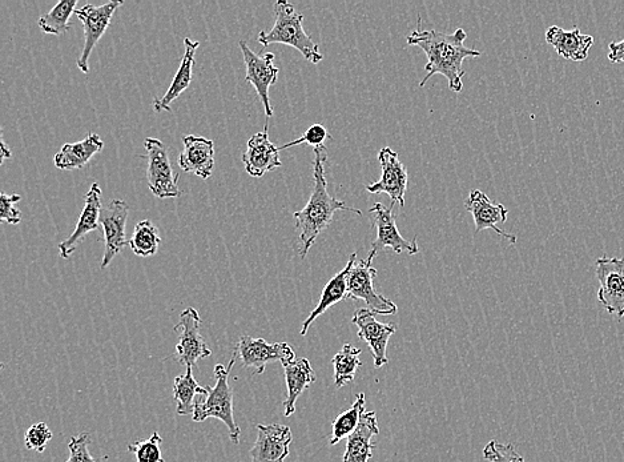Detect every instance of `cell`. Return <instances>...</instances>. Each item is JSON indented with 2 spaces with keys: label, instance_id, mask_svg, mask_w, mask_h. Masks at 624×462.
I'll return each mask as SVG.
<instances>
[{
  "label": "cell",
  "instance_id": "10",
  "mask_svg": "<svg viewBox=\"0 0 624 462\" xmlns=\"http://www.w3.org/2000/svg\"><path fill=\"white\" fill-rule=\"evenodd\" d=\"M235 352L243 367L252 369L257 375H263L267 364L280 361L281 364L296 360L295 352L287 343L269 344L264 339H253L251 336L240 337Z\"/></svg>",
  "mask_w": 624,
  "mask_h": 462
},
{
  "label": "cell",
  "instance_id": "26",
  "mask_svg": "<svg viewBox=\"0 0 624 462\" xmlns=\"http://www.w3.org/2000/svg\"><path fill=\"white\" fill-rule=\"evenodd\" d=\"M184 46V58L181 60L179 70H177L171 86H169L168 91L165 92L163 98L156 99L154 102L156 112L171 111V104L175 102V100L179 98V96L183 94L189 86H191L192 68L193 64H195V55L197 48L200 47V42L185 38Z\"/></svg>",
  "mask_w": 624,
  "mask_h": 462
},
{
  "label": "cell",
  "instance_id": "29",
  "mask_svg": "<svg viewBox=\"0 0 624 462\" xmlns=\"http://www.w3.org/2000/svg\"><path fill=\"white\" fill-rule=\"evenodd\" d=\"M365 404V395L364 393H360L356 401H354L352 408L337 416V419L333 421V433L332 439L329 441L330 445H337L341 440H348L349 436L353 435L358 425H360L361 417L366 413Z\"/></svg>",
  "mask_w": 624,
  "mask_h": 462
},
{
  "label": "cell",
  "instance_id": "21",
  "mask_svg": "<svg viewBox=\"0 0 624 462\" xmlns=\"http://www.w3.org/2000/svg\"><path fill=\"white\" fill-rule=\"evenodd\" d=\"M546 42L553 46L562 58L573 60V62H583L589 56L594 38L591 35L582 34L579 28L567 31L558 26H551L546 31Z\"/></svg>",
  "mask_w": 624,
  "mask_h": 462
},
{
  "label": "cell",
  "instance_id": "38",
  "mask_svg": "<svg viewBox=\"0 0 624 462\" xmlns=\"http://www.w3.org/2000/svg\"><path fill=\"white\" fill-rule=\"evenodd\" d=\"M609 50L610 62L624 63V40L618 43H610Z\"/></svg>",
  "mask_w": 624,
  "mask_h": 462
},
{
  "label": "cell",
  "instance_id": "32",
  "mask_svg": "<svg viewBox=\"0 0 624 462\" xmlns=\"http://www.w3.org/2000/svg\"><path fill=\"white\" fill-rule=\"evenodd\" d=\"M161 439L159 433L148 437L147 440L135 441L128 445V452L134 453L136 462H165L161 453Z\"/></svg>",
  "mask_w": 624,
  "mask_h": 462
},
{
  "label": "cell",
  "instance_id": "13",
  "mask_svg": "<svg viewBox=\"0 0 624 462\" xmlns=\"http://www.w3.org/2000/svg\"><path fill=\"white\" fill-rule=\"evenodd\" d=\"M396 204L386 208L381 203H376L369 210L372 214L373 222L376 224L377 237L372 243V251L380 252L385 248H392L397 255L402 252H408L409 255H417L420 252L418 248L417 237L412 241L404 239L397 227L396 215H394L393 207Z\"/></svg>",
  "mask_w": 624,
  "mask_h": 462
},
{
  "label": "cell",
  "instance_id": "2",
  "mask_svg": "<svg viewBox=\"0 0 624 462\" xmlns=\"http://www.w3.org/2000/svg\"><path fill=\"white\" fill-rule=\"evenodd\" d=\"M328 159L326 147L314 148L313 178L314 187L311 199L301 211L295 212L296 228L300 231L301 259L307 257L309 249L316 243L317 237L329 227L337 211L354 212L362 215L357 208L345 206L344 202L332 198L328 192L325 176V163Z\"/></svg>",
  "mask_w": 624,
  "mask_h": 462
},
{
  "label": "cell",
  "instance_id": "27",
  "mask_svg": "<svg viewBox=\"0 0 624 462\" xmlns=\"http://www.w3.org/2000/svg\"><path fill=\"white\" fill-rule=\"evenodd\" d=\"M209 387H201L193 376L192 368H187L184 375L177 376L173 381V399L177 403V413L181 416L193 415L195 396H208Z\"/></svg>",
  "mask_w": 624,
  "mask_h": 462
},
{
  "label": "cell",
  "instance_id": "17",
  "mask_svg": "<svg viewBox=\"0 0 624 462\" xmlns=\"http://www.w3.org/2000/svg\"><path fill=\"white\" fill-rule=\"evenodd\" d=\"M465 208L473 216L475 233L483 230H494L499 236L509 240L510 244L514 245L517 243V236L497 227V224L506 223L507 214H509V211L503 204L491 202L482 191L471 190L469 199L466 200Z\"/></svg>",
  "mask_w": 624,
  "mask_h": 462
},
{
  "label": "cell",
  "instance_id": "14",
  "mask_svg": "<svg viewBox=\"0 0 624 462\" xmlns=\"http://www.w3.org/2000/svg\"><path fill=\"white\" fill-rule=\"evenodd\" d=\"M130 214V206L124 200L114 199L106 208H103L100 215V226L104 232V251L102 269H106L112 263L115 256H118L124 247H127L126 224Z\"/></svg>",
  "mask_w": 624,
  "mask_h": 462
},
{
  "label": "cell",
  "instance_id": "5",
  "mask_svg": "<svg viewBox=\"0 0 624 462\" xmlns=\"http://www.w3.org/2000/svg\"><path fill=\"white\" fill-rule=\"evenodd\" d=\"M376 252L370 251L368 259L357 261L350 268L348 276V299L365 301L368 309L374 315H396L398 308L392 300L386 299L374 291L373 280L377 276V269L373 267Z\"/></svg>",
  "mask_w": 624,
  "mask_h": 462
},
{
  "label": "cell",
  "instance_id": "16",
  "mask_svg": "<svg viewBox=\"0 0 624 462\" xmlns=\"http://www.w3.org/2000/svg\"><path fill=\"white\" fill-rule=\"evenodd\" d=\"M256 443L251 449L252 462H284L289 456L292 431L287 425H257Z\"/></svg>",
  "mask_w": 624,
  "mask_h": 462
},
{
  "label": "cell",
  "instance_id": "31",
  "mask_svg": "<svg viewBox=\"0 0 624 462\" xmlns=\"http://www.w3.org/2000/svg\"><path fill=\"white\" fill-rule=\"evenodd\" d=\"M161 237L159 230L150 220H143L135 226L134 235L128 240L132 251L140 257L154 256L159 249Z\"/></svg>",
  "mask_w": 624,
  "mask_h": 462
},
{
  "label": "cell",
  "instance_id": "37",
  "mask_svg": "<svg viewBox=\"0 0 624 462\" xmlns=\"http://www.w3.org/2000/svg\"><path fill=\"white\" fill-rule=\"evenodd\" d=\"M22 200L20 195H7L2 192L0 195V220L3 223L12 224L16 226L22 222V215L18 208H15V204Z\"/></svg>",
  "mask_w": 624,
  "mask_h": 462
},
{
  "label": "cell",
  "instance_id": "19",
  "mask_svg": "<svg viewBox=\"0 0 624 462\" xmlns=\"http://www.w3.org/2000/svg\"><path fill=\"white\" fill-rule=\"evenodd\" d=\"M84 208L80 214L78 226L68 239L59 244L60 257L70 259L80 241L92 231H98L100 227V215H102V188L98 183L92 184L90 191L84 196Z\"/></svg>",
  "mask_w": 624,
  "mask_h": 462
},
{
  "label": "cell",
  "instance_id": "30",
  "mask_svg": "<svg viewBox=\"0 0 624 462\" xmlns=\"http://www.w3.org/2000/svg\"><path fill=\"white\" fill-rule=\"evenodd\" d=\"M78 0H62L39 19L40 30L48 35H63L70 30V18L75 14Z\"/></svg>",
  "mask_w": 624,
  "mask_h": 462
},
{
  "label": "cell",
  "instance_id": "33",
  "mask_svg": "<svg viewBox=\"0 0 624 462\" xmlns=\"http://www.w3.org/2000/svg\"><path fill=\"white\" fill-rule=\"evenodd\" d=\"M482 455L483 459L490 462H525V459L519 455L514 445L501 444L495 440H491L483 448Z\"/></svg>",
  "mask_w": 624,
  "mask_h": 462
},
{
  "label": "cell",
  "instance_id": "1",
  "mask_svg": "<svg viewBox=\"0 0 624 462\" xmlns=\"http://www.w3.org/2000/svg\"><path fill=\"white\" fill-rule=\"evenodd\" d=\"M468 38L464 28L446 34L436 30H422L421 16H418V28L406 38L408 46L420 47L428 56V64L425 66L426 76L422 79L420 87H425L426 82L433 75L440 74L448 79L449 88L453 92H461L464 88L465 71L462 70L464 60L478 58L481 51L473 50L465 46Z\"/></svg>",
  "mask_w": 624,
  "mask_h": 462
},
{
  "label": "cell",
  "instance_id": "28",
  "mask_svg": "<svg viewBox=\"0 0 624 462\" xmlns=\"http://www.w3.org/2000/svg\"><path fill=\"white\" fill-rule=\"evenodd\" d=\"M360 355L361 349L345 344L341 351L333 357L334 383H336L337 388H342L352 383L357 369L362 365Z\"/></svg>",
  "mask_w": 624,
  "mask_h": 462
},
{
  "label": "cell",
  "instance_id": "7",
  "mask_svg": "<svg viewBox=\"0 0 624 462\" xmlns=\"http://www.w3.org/2000/svg\"><path fill=\"white\" fill-rule=\"evenodd\" d=\"M120 6H123L122 0H112L103 6H94V4H86V6L75 11L84 28V48L82 55L78 59L79 70L83 74L90 72L88 67V59L94 51L96 44L106 34L107 28L110 27L112 16Z\"/></svg>",
  "mask_w": 624,
  "mask_h": 462
},
{
  "label": "cell",
  "instance_id": "6",
  "mask_svg": "<svg viewBox=\"0 0 624 462\" xmlns=\"http://www.w3.org/2000/svg\"><path fill=\"white\" fill-rule=\"evenodd\" d=\"M147 150V180L152 194L159 199L179 198L181 192L177 187L179 175H173L167 147L159 139L148 138L144 142Z\"/></svg>",
  "mask_w": 624,
  "mask_h": 462
},
{
  "label": "cell",
  "instance_id": "8",
  "mask_svg": "<svg viewBox=\"0 0 624 462\" xmlns=\"http://www.w3.org/2000/svg\"><path fill=\"white\" fill-rule=\"evenodd\" d=\"M173 329L179 335L175 356L185 368H195L197 361L207 359L212 355L211 349L201 336V320L195 308H187L181 312L180 321Z\"/></svg>",
  "mask_w": 624,
  "mask_h": 462
},
{
  "label": "cell",
  "instance_id": "3",
  "mask_svg": "<svg viewBox=\"0 0 624 462\" xmlns=\"http://www.w3.org/2000/svg\"><path fill=\"white\" fill-rule=\"evenodd\" d=\"M275 26L271 31H261L259 43L263 47L271 44H287L295 47L303 54L304 58L312 64H318L324 59L320 48L313 42L311 36L304 30V15L296 11L293 4L279 0L275 4Z\"/></svg>",
  "mask_w": 624,
  "mask_h": 462
},
{
  "label": "cell",
  "instance_id": "18",
  "mask_svg": "<svg viewBox=\"0 0 624 462\" xmlns=\"http://www.w3.org/2000/svg\"><path fill=\"white\" fill-rule=\"evenodd\" d=\"M183 146L177 159L181 171L203 180L211 178L215 168V143L201 136L188 135L183 139Z\"/></svg>",
  "mask_w": 624,
  "mask_h": 462
},
{
  "label": "cell",
  "instance_id": "22",
  "mask_svg": "<svg viewBox=\"0 0 624 462\" xmlns=\"http://www.w3.org/2000/svg\"><path fill=\"white\" fill-rule=\"evenodd\" d=\"M380 433L376 412H366L346 443L342 462H369L373 457V437Z\"/></svg>",
  "mask_w": 624,
  "mask_h": 462
},
{
  "label": "cell",
  "instance_id": "36",
  "mask_svg": "<svg viewBox=\"0 0 624 462\" xmlns=\"http://www.w3.org/2000/svg\"><path fill=\"white\" fill-rule=\"evenodd\" d=\"M326 139H330L329 132L326 131V128L322 126V124H313V126L309 127L307 132L300 139L293 140L291 143L284 144L283 147H280L281 150H288V148H292L295 146H299V144L307 143L309 146L314 148H322L325 147L324 143Z\"/></svg>",
  "mask_w": 624,
  "mask_h": 462
},
{
  "label": "cell",
  "instance_id": "11",
  "mask_svg": "<svg viewBox=\"0 0 624 462\" xmlns=\"http://www.w3.org/2000/svg\"><path fill=\"white\" fill-rule=\"evenodd\" d=\"M240 50L243 52L247 75L245 82L251 83L263 102L265 115L272 118L273 108L269 100V88L276 84L279 79V67L275 66V54L267 52L264 55H257L249 48L248 44L241 40Z\"/></svg>",
  "mask_w": 624,
  "mask_h": 462
},
{
  "label": "cell",
  "instance_id": "15",
  "mask_svg": "<svg viewBox=\"0 0 624 462\" xmlns=\"http://www.w3.org/2000/svg\"><path fill=\"white\" fill-rule=\"evenodd\" d=\"M352 323L358 327V337L372 349L374 367L381 368L389 363L386 349L390 337L397 331L394 324H384L376 320V315L368 308L358 309L354 313Z\"/></svg>",
  "mask_w": 624,
  "mask_h": 462
},
{
  "label": "cell",
  "instance_id": "35",
  "mask_svg": "<svg viewBox=\"0 0 624 462\" xmlns=\"http://www.w3.org/2000/svg\"><path fill=\"white\" fill-rule=\"evenodd\" d=\"M91 435L90 433H80L79 436L72 437L68 449H70V457L66 462H98L95 457L91 455L90 447Z\"/></svg>",
  "mask_w": 624,
  "mask_h": 462
},
{
  "label": "cell",
  "instance_id": "12",
  "mask_svg": "<svg viewBox=\"0 0 624 462\" xmlns=\"http://www.w3.org/2000/svg\"><path fill=\"white\" fill-rule=\"evenodd\" d=\"M378 160L382 168L381 179L366 186V191L370 194L388 195L393 204L398 203L404 207L409 175L404 164L401 163L400 156L392 148L385 147L378 154Z\"/></svg>",
  "mask_w": 624,
  "mask_h": 462
},
{
  "label": "cell",
  "instance_id": "9",
  "mask_svg": "<svg viewBox=\"0 0 624 462\" xmlns=\"http://www.w3.org/2000/svg\"><path fill=\"white\" fill-rule=\"evenodd\" d=\"M599 280L598 300L610 315L624 316V259L603 256L595 263Z\"/></svg>",
  "mask_w": 624,
  "mask_h": 462
},
{
  "label": "cell",
  "instance_id": "20",
  "mask_svg": "<svg viewBox=\"0 0 624 462\" xmlns=\"http://www.w3.org/2000/svg\"><path fill=\"white\" fill-rule=\"evenodd\" d=\"M245 171L252 178H263L269 171L281 167L280 148L269 140L268 126L263 132L248 140V150L244 152Z\"/></svg>",
  "mask_w": 624,
  "mask_h": 462
},
{
  "label": "cell",
  "instance_id": "34",
  "mask_svg": "<svg viewBox=\"0 0 624 462\" xmlns=\"http://www.w3.org/2000/svg\"><path fill=\"white\" fill-rule=\"evenodd\" d=\"M51 440L52 432L50 428L47 427V424L44 423L32 425V427L28 428L26 436H24L26 448L39 453L44 452V449H46L47 444L50 443Z\"/></svg>",
  "mask_w": 624,
  "mask_h": 462
},
{
  "label": "cell",
  "instance_id": "24",
  "mask_svg": "<svg viewBox=\"0 0 624 462\" xmlns=\"http://www.w3.org/2000/svg\"><path fill=\"white\" fill-rule=\"evenodd\" d=\"M285 383L288 396L284 401L285 416L295 415L296 403L299 397L316 381V373L308 359H296L291 363L283 364Z\"/></svg>",
  "mask_w": 624,
  "mask_h": 462
},
{
  "label": "cell",
  "instance_id": "25",
  "mask_svg": "<svg viewBox=\"0 0 624 462\" xmlns=\"http://www.w3.org/2000/svg\"><path fill=\"white\" fill-rule=\"evenodd\" d=\"M103 148V140L96 134L88 135L79 143L64 144L62 150L55 155V167L62 171L82 170Z\"/></svg>",
  "mask_w": 624,
  "mask_h": 462
},
{
  "label": "cell",
  "instance_id": "4",
  "mask_svg": "<svg viewBox=\"0 0 624 462\" xmlns=\"http://www.w3.org/2000/svg\"><path fill=\"white\" fill-rule=\"evenodd\" d=\"M237 357L239 356L233 351L228 367L221 364L216 365L215 387H209L208 396L196 401L195 411L192 415V420L195 423H203L208 419L223 421L225 427L228 428L232 443L236 445L240 443L241 431L235 421V415H233V391L229 385V373H231Z\"/></svg>",
  "mask_w": 624,
  "mask_h": 462
},
{
  "label": "cell",
  "instance_id": "23",
  "mask_svg": "<svg viewBox=\"0 0 624 462\" xmlns=\"http://www.w3.org/2000/svg\"><path fill=\"white\" fill-rule=\"evenodd\" d=\"M356 260L357 253L354 252L352 256H350L346 267L338 272L336 276H333L329 283L325 285L317 307L313 309L311 315L308 316V319L303 323V327H301V336L307 335L309 327L316 321L318 316L324 315L330 307L340 303V301L348 299V276L350 268L356 263Z\"/></svg>",
  "mask_w": 624,
  "mask_h": 462
},
{
  "label": "cell",
  "instance_id": "39",
  "mask_svg": "<svg viewBox=\"0 0 624 462\" xmlns=\"http://www.w3.org/2000/svg\"><path fill=\"white\" fill-rule=\"evenodd\" d=\"M11 156H12V152L10 151V148L7 147L6 142H4V139L2 138V156H0V159H2V162L0 163H3L4 160L6 159H11Z\"/></svg>",
  "mask_w": 624,
  "mask_h": 462
}]
</instances>
